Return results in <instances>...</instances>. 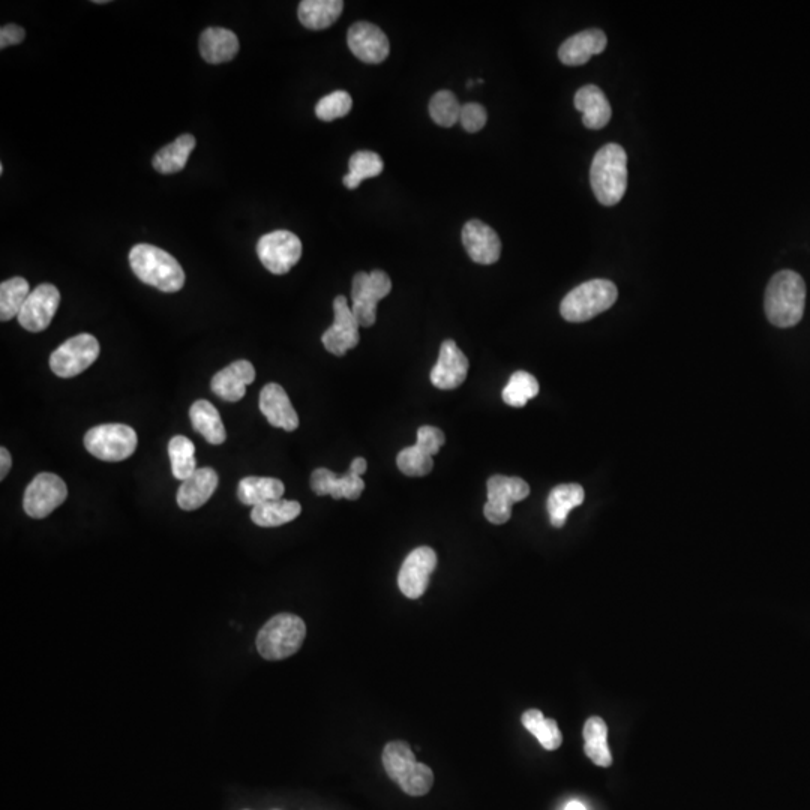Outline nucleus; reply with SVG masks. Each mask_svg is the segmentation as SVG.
Returning <instances> with one entry per match:
<instances>
[{
  "instance_id": "nucleus-1",
  "label": "nucleus",
  "mask_w": 810,
  "mask_h": 810,
  "mask_svg": "<svg viewBox=\"0 0 810 810\" xmlns=\"http://www.w3.org/2000/svg\"><path fill=\"white\" fill-rule=\"evenodd\" d=\"M806 305V284L797 272L782 270L768 282L764 308L768 321L774 326H795L800 323Z\"/></svg>"
},
{
  "instance_id": "nucleus-2",
  "label": "nucleus",
  "mask_w": 810,
  "mask_h": 810,
  "mask_svg": "<svg viewBox=\"0 0 810 810\" xmlns=\"http://www.w3.org/2000/svg\"><path fill=\"white\" fill-rule=\"evenodd\" d=\"M132 272L144 284L152 285L164 293H176L185 285V272L179 261L158 246L135 245L129 252Z\"/></svg>"
},
{
  "instance_id": "nucleus-3",
  "label": "nucleus",
  "mask_w": 810,
  "mask_h": 810,
  "mask_svg": "<svg viewBox=\"0 0 810 810\" xmlns=\"http://www.w3.org/2000/svg\"><path fill=\"white\" fill-rule=\"evenodd\" d=\"M590 182L603 206L620 203L627 188V155L620 144L609 143L597 150L591 162Z\"/></svg>"
},
{
  "instance_id": "nucleus-4",
  "label": "nucleus",
  "mask_w": 810,
  "mask_h": 810,
  "mask_svg": "<svg viewBox=\"0 0 810 810\" xmlns=\"http://www.w3.org/2000/svg\"><path fill=\"white\" fill-rule=\"evenodd\" d=\"M383 765L387 776L411 797L428 794L434 785V773L428 765L416 761L413 750L405 741L387 743L383 750Z\"/></svg>"
},
{
  "instance_id": "nucleus-5",
  "label": "nucleus",
  "mask_w": 810,
  "mask_h": 810,
  "mask_svg": "<svg viewBox=\"0 0 810 810\" xmlns=\"http://www.w3.org/2000/svg\"><path fill=\"white\" fill-rule=\"evenodd\" d=\"M305 636V621L297 615L282 612L261 627L257 635V650L266 660L287 659L300 650Z\"/></svg>"
},
{
  "instance_id": "nucleus-6",
  "label": "nucleus",
  "mask_w": 810,
  "mask_h": 810,
  "mask_svg": "<svg viewBox=\"0 0 810 810\" xmlns=\"http://www.w3.org/2000/svg\"><path fill=\"white\" fill-rule=\"evenodd\" d=\"M618 290L608 279H591L573 288L564 297L560 312L570 323H584L602 314L617 302Z\"/></svg>"
},
{
  "instance_id": "nucleus-7",
  "label": "nucleus",
  "mask_w": 810,
  "mask_h": 810,
  "mask_svg": "<svg viewBox=\"0 0 810 810\" xmlns=\"http://www.w3.org/2000/svg\"><path fill=\"white\" fill-rule=\"evenodd\" d=\"M137 432L122 423L95 426L84 435L87 452L105 462H120L137 449Z\"/></svg>"
},
{
  "instance_id": "nucleus-8",
  "label": "nucleus",
  "mask_w": 810,
  "mask_h": 810,
  "mask_svg": "<svg viewBox=\"0 0 810 810\" xmlns=\"http://www.w3.org/2000/svg\"><path fill=\"white\" fill-rule=\"evenodd\" d=\"M392 291V281L383 270L359 272L351 285V311L362 327H371L377 320V305Z\"/></svg>"
},
{
  "instance_id": "nucleus-9",
  "label": "nucleus",
  "mask_w": 810,
  "mask_h": 810,
  "mask_svg": "<svg viewBox=\"0 0 810 810\" xmlns=\"http://www.w3.org/2000/svg\"><path fill=\"white\" fill-rule=\"evenodd\" d=\"M488 500L483 507V515L491 524H506L512 516V506L530 495V486L521 477L495 474L486 482Z\"/></svg>"
},
{
  "instance_id": "nucleus-10",
  "label": "nucleus",
  "mask_w": 810,
  "mask_h": 810,
  "mask_svg": "<svg viewBox=\"0 0 810 810\" xmlns=\"http://www.w3.org/2000/svg\"><path fill=\"white\" fill-rule=\"evenodd\" d=\"M99 351L98 339L90 333L72 336L51 354V371L60 378L75 377L98 359Z\"/></svg>"
},
{
  "instance_id": "nucleus-11",
  "label": "nucleus",
  "mask_w": 810,
  "mask_h": 810,
  "mask_svg": "<svg viewBox=\"0 0 810 810\" xmlns=\"http://www.w3.org/2000/svg\"><path fill=\"white\" fill-rule=\"evenodd\" d=\"M257 254L270 273L284 275L299 263L302 257V242L290 231H272L258 240Z\"/></svg>"
},
{
  "instance_id": "nucleus-12",
  "label": "nucleus",
  "mask_w": 810,
  "mask_h": 810,
  "mask_svg": "<svg viewBox=\"0 0 810 810\" xmlns=\"http://www.w3.org/2000/svg\"><path fill=\"white\" fill-rule=\"evenodd\" d=\"M446 437L443 431L435 426H420L414 446L405 447L396 456L401 473L410 477H422L431 473L434 467L432 456L440 452Z\"/></svg>"
},
{
  "instance_id": "nucleus-13",
  "label": "nucleus",
  "mask_w": 810,
  "mask_h": 810,
  "mask_svg": "<svg viewBox=\"0 0 810 810\" xmlns=\"http://www.w3.org/2000/svg\"><path fill=\"white\" fill-rule=\"evenodd\" d=\"M368 464L365 459L356 458L351 462L347 473L338 476L329 468H317L311 474V489L317 495H330L335 500L347 498V500H357L365 489L362 474L365 473Z\"/></svg>"
},
{
  "instance_id": "nucleus-14",
  "label": "nucleus",
  "mask_w": 810,
  "mask_h": 810,
  "mask_svg": "<svg viewBox=\"0 0 810 810\" xmlns=\"http://www.w3.org/2000/svg\"><path fill=\"white\" fill-rule=\"evenodd\" d=\"M68 497L66 483L57 474L39 473L24 492V512L30 518H47Z\"/></svg>"
},
{
  "instance_id": "nucleus-15",
  "label": "nucleus",
  "mask_w": 810,
  "mask_h": 810,
  "mask_svg": "<svg viewBox=\"0 0 810 810\" xmlns=\"http://www.w3.org/2000/svg\"><path fill=\"white\" fill-rule=\"evenodd\" d=\"M437 567V554L429 546L413 549L402 563L398 573V587L408 599H419L429 585V578Z\"/></svg>"
},
{
  "instance_id": "nucleus-16",
  "label": "nucleus",
  "mask_w": 810,
  "mask_h": 810,
  "mask_svg": "<svg viewBox=\"0 0 810 810\" xmlns=\"http://www.w3.org/2000/svg\"><path fill=\"white\" fill-rule=\"evenodd\" d=\"M332 326L323 333L321 342L329 353L335 356H344L348 350L359 344V321L354 317L351 306H348L347 297L338 296L333 300Z\"/></svg>"
},
{
  "instance_id": "nucleus-17",
  "label": "nucleus",
  "mask_w": 810,
  "mask_h": 810,
  "mask_svg": "<svg viewBox=\"0 0 810 810\" xmlns=\"http://www.w3.org/2000/svg\"><path fill=\"white\" fill-rule=\"evenodd\" d=\"M59 303L60 293L54 285H38L24 302L17 317L18 323L29 332H42L50 326Z\"/></svg>"
},
{
  "instance_id": "nucleus-18",
  "label": "nucleus",
  "mask_w": 810,
  "mask_h": 810,
  "mask_svg": "<svg viewBox=\"0 0 810 810\" xmlns=\"http://www.w3.org/2000/svg\"><path fill=\"white\" fill-rule=\"evenodd\" d=\"M347 42L351 53L369 65H377L389 56V39L375 24L366 21L354 23L348 29Z\"/></svg>"
},
{
  "instance_id": "nucleus-19",
  "label": "nucleus",
  "mask_w": 810,
  "mask_h": 810,
  "mask_svg": "<svg viewBox=\"0 0 810 810\" xmlns=\"http://www.w3.org/2000/svg\"><path fill=\"white\" fill-rule=\"evenodd\" d=\"M468 359L452 339L441 344L438 360L431 371V383L437 389L452 390L467 378Z\"/></svg>"
},
{
  "instance_id": "nucleus-20",
  "label": "nucleus",
  "mask_w": 810,
  "mask_h": 810,
  "mask_svg": "<svg viewBox=\"0 0 810 810\" xmlns=\"http://www.w3.org/2000/svg\"><path fill=\"white\" fill-rule=\"evenodd\" d=\"M462 245L477 264H494L501 254L498 234L485 222L471 219L462 228Z\"/></svg>"
},
{
  "instance_id": "nucleus-21",
  "label": "nucleus",
  "mask_w": 810,
  "mask_h": 810,
  "mask_svg": "<svg viewBox=\"0 0 810 810\" xmlns=\"http://www.w3.org/2000/svg\"><path fill=\"white\" fill-rule=\"evenodd\" d=\"M260 410L267 422L275 428L284 431H296L299 426V416L288 398L284 387L276 383H269L260 393Z\"/></svg>"
},
{
  "instance_id": "nucleus-22",
  "label": "nucleus",
  "mask_w": 810,
  "mask_h": 810,
  "mask_svg": "<svg viewBox=\"0 0 810 810\" xmlns=\"http://www.w3.org/2000/svg\"><path fill=\"white\" fill-rule=\"evenodd\" d=\"M255 369L248 360H236L213 375V393L227 402H237L245 396L246 386L254 383Z\"/></svg>"
},
{
  "instance_id": "nucleus-23",
  "label": "nucleus",
  "mask_w": 810,
  "mask_h": 810,
  "mask_svg": "<svg viewBox=\"0 0 810 810\" xmlns=\"http://www.w3.org/2000/svg\"><path fill=\"white\" fill-rule=\"evenodd\" d=\"M606 44H608V38L602 30H582L561 44V47L558 48V59L567 66L584 65L591 57L602 53Z\"/></svg>"
},
{
  "instance_id": "nucleus-24",
  "label": "nucleus",
  "mask_w": 810,
  "mask_h": 810,
  "mask_svg": "<svg viewBox=\"0 0 810 810\" xmlns=\"http://www.w3.org/2000/svg\"><path fill=\"white\" fill-rule=\"evenodd\" d=\"M219 477L210 467L197 468L194 474L183 480L177 491V504L180 509L191 512L207 503L218 488Z\"/></svg>"
},
{
  "instance_id": "nucleus-25",
  "label": "nucleus",
  "mask_w": 810,
  "mask_h": 810,
  "mask_svg": "<svg viewBox=\"0 0 810 810\" xmlns=\"http://www.w3.org/2000/svg\"><path fill=\"white\" fill-rule=\"evenodd\" d=\"M575 108L582 113V123L588 129H602L611 120L612 110L608 98L600 87L587 84L575 95Z\"/></svg>"
},
{
  "instance_id": "nucleus-26",
  "label": "nucleus",
  "mask_w": 810,
  "mask_h": 810,
  "mask_svg": "<svg viewBox=\"0 0 810 810\" xmlns=\"http://www.w3.org/2000/svg\"><path fill=\"white\" fill-rule=\"evenodd\" d=\"M239 51V39L236 33L222 27H209L200 36L201 57L207 63L230 62Z\"/></svg>"
},
{
  "instance_id": "nucleus-27",
  "label": "nucleus",
  "mask_w": 810,
  "mask_h": 810,
  "mask_svg": "<svg viewBox=\"0 0 810 810\" xmlns=\"http://www.w3.org/2000/svg\"><path fill=\"white\" fill-rule=\"evenodd\" d=\"M584 488L578 483H564L555 486L549 494L546 507H548L549 521L555 528L564 527L570 510L584 503Z\"/></svg>"
},
{
  "instance_id": "nucleus-28",
  "label": "nucleus",
  "mask_w": 810,
  "mask_h": 810,
  "mask_svg": "<svg viewBox=\"0 0 810 810\" xmlns=\"http://www.w3.org/2000/svg\"><path fill=\"white\" fill-rule=\"evenodd\" d=\"M285 486L273 477L249 476L240 480L237 497L246 506H258L267 501L279 500L284 495Z\"/></svg>"
},
{
  "instance_id": "nucleus-29",
  "label": "nucleus",
  "mask_w": 810,
  "mask_h": 810,
  "mask_svg": "<svg viewBox=\"0 0 810 810\" xmlns=\"http://www.w3.org/2000/svg\"><path fill=\"white\" fill-rule=\"evenodd\" d=\"M342 9L344 2L341 0H303L297 15L306 29L324 30L338 20Z\"/></svg>"
},
{
  "instance_id": "nucleus-30",
  "label": "nucleus",
  "mask_w": 810,
  "mask_h": 810,
  "mask_svg": "<svg viewBox=\"0 0 810 810\" xmlns=\"http://www.w3.org/2000/svg\"><path fill=\"white\" fill-rule=\"evenodd\" d=\"M189 419H191L192 428L200 432L207 443L222 444L227 438L219 411L209 401H204V399L195 401L189 410Z\"/></svg>"
},
{
  "instance_id": "nucleus-31",
  "label": "nucleus",
  "mask_w": 810,
  "mask_h": 810,
  "mask_svg": "<svg viewBox=\"0 0 810 810\" xmlns=\"http://www.w3.org/2000/svg\"><path fill=\"white\" fill-rule=\"evenodd\" d=\"M195 149V138L191 134L180 135L179 138L173 143L167 144L162 147L155 156H153V168L162 174L179 173L185 168L188 162L189 155Z\"/></svg>"
},
{
  "instance_id": "nucleus-32",
  "label": "nucleus",
  "mask_w": 810,
  "mask_h": 810,
  "mask_svg": "<svg viewBox=\"0 0 810 810\" xmlns=\"http://www.w3.org/2000/svg\"><path fill=\"white\" fill-rule=\"evenodd\" d=\"M302 512V506L293 500H272L252 507L251 519L258 527H279L294 521Z\"/></svg>"
},
{
  "instance_id": "nucleus-33",
  "label": "nucleus",
  "mask_w": 810,
  "mask_h": 810,
  "mask_svg": "<svg viewBox=\"0 0 810 810\" xmlns=\"http://www.w3.org/2000/svg\"><path fill=\"white\" fill-rule=\"evenodd\" d=\"M584 750L585 755L599 765V767H609L612 764V755L609 752L608 741V726L603 722L600 717H590L585 722L584 731Z\"/></svg>"
},
{
  "instance_id": "nucleus-34",
  "label": "nucleus",
  "mask_w": 810,
  "mask_h": 810,
  "mask_svg": "<svg viewBox=\"0 0 810 810\" xmlns=\"http://www.w3.org/2000/svg\"><path fill=\"white\" fill-rule=\"evenodd\" d=\"M383 168V159L378 153L360 150L351 156L350 162H348V174L342 179V182L348 189L359 188L363 180L377 177Z\"/></svg>"
},
{
  "instance_id": "nucleus-35",
  "label": "nucleus",
  "mask_w": 810,
  "mask_h": 810,
  "mask_svg": "<svg viewBox=\"0 0 810 810\" xmlns=\"http://www.w3.org/2000/svg\"><path fill=\"white\" fill-rule=\"evenodd\" d=\"M522 725L539 740L543 749L555 750L563 743L557 722L554 719H546L542 711L536 710V708L522 714Z\"/></svg>"
},
{
  "instance_id": "nucleus-36",
  "label": "nucleus",
  "mask_w": 810,
  "mask_h": 810,
  "mask_svg": "<svg viewBox=\"0 0 810 810\" xmlns=\"http://www.w3.org/2000/svg\"><path fill=\"white\" fill-rule=\"evenodd\" d=\"M30 293L29 282L21 276L3 281L0 284V320L18 317Z\"/></svg>"
},
{
  "instance_id": "nucleus-37",
  "label": "nucleus",
  "mask_w": 810,
  "mask_h": 810,
  "mask_svg": "<svg viewBox=\"0 0 810 810\" xmlns=\"http://www.w3.org/2000/svg\"><path fill=\"white\" fill-rule=\"evenodd\" d=\"M168 455H170L171 471L177 480H186L197 471V461H195V446L189 438L183 435H176L171 438L168 444Z\"/></svg>"
},
{
  "instance_id": "nucleus-38",
  "label": "nucleus",
  "mask_w": 810,
  "mask_h": 810,
  "mask_svg": "<svg viewBox=\"0 0 810 810\" xmlns=\"http://www.w3.org/2000/svg\"><path fill=\"white\" fill-rule=\"evenodd\" d=\"M539 393V383L530 372L516 371L503 389V401L510 407H524Z\"/></svg>"
},
{
  "instance_id": "nucleus-39",
  "label": "nucleus",
  "mask_w": 810,
  "mask_h": 810,
  "mask_svg": "<svg viewBox=\"0 0 810 810\" xmlns=\"http://www.w3.org/2000/svg\"><path fill=\"white\" fill-rule=\"evenodd\" d=\"M462 105L449 90H438L429 101V114L437 125L450 128L459 122Z\"/></svg>"
},
{
  "instance_id": "nucleus-40",
  "label": "nucleus",
  "mask_w": 810,
  "mask_h": 810,
  "mask_svg": "<svg viewBox=\"0 0 810 810\" xmlns=\"http://www.w3.org/2000/svg\"><path fill=\"white\" fill-rule=\"evenodd\" d=\"M351 107H353V99H351L350 93L345 90H336L317 102L315 114L323 122H332L339 117L347 116Z\"/></svg>"
},
{
  "instance_id": "nucleus-41",
  "label": "nucleus",
  "mask_w": 810,
  "mask_h": 810,
  "mask_svg": "<svg viewBox=\"0 0 810 810\" xmlns=\"http://www.w3.org/2000/svg\"><path fill=\"white\" fill-rule=\"evenodd\" d=\"M486 120H488V113L483 105L477 104V102L462 105L459 123L465 131L479 132L486 125Z\"/></svg>"
},
{
  "instance_id": "nucleus-42",
  "label": "nucleus",
  "mask_w": 810,
  "mask_h": 810,
  "mask_svg": "<svg viewBox=\"0 0 810 810\" xmlns=\"http://www.w3.org/2000/svg\"><path fill=\"white\" fill-rule=\"evenodd\" d=\"M24 32L23 27L17 26V24H6L0 29V48L5 50V48L11 47V45L20 44L23 42Z\"/></svg>"
},
{
  "instance_id": "nucleus-43",
  "label": "nucleus",
  "mask_w": 810,
  "mask_h": 810,
  "mask_svg": "<svg viewBox=\"0 0 810 810\" xmlns=\"http://www.w3.org/2000/svg\"><path fill=\"white\" fill-rule=\"evenodd\" d=\"M0 458H2V464H0V479L3 480L5 479L6 474L9 473V470H11L12 465L11 455H9V452L5 449V447L0 449Z\"/></svg>"
},
{
  "instance_id": "nucleus-44",
  "label": "nucleus",
  "mask_w": 810,
  "mask_h": 810,
  "mask_svg": "<svg viewBox=\"0 0 810 810\" xmlns=\"http://www.w3.org/2000/svg\"><path fill=\"white\" fill-rule=\"evenodd\" d=\"M564 810H587V807H585L584 804L579 803V801H570Z\"/></svg>"
}]
</instances>
